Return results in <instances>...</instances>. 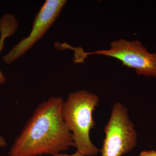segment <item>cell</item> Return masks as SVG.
Segmentation results:
<instances>
[{
    "label": "cell",
    "instance_id": "5b68a950",
    "mask_svg": "<svg viewBox=\"0 0 156 156\" xmlns=\"http://www.w3.org/2000/svg\"><path fill=\"white\" fill-rule=\"evenodd\" d=\"M64 0H47L34 20L31 31L3 56L4 62L11 64L24 55L39 41L53 25L66 4Z\"/></svg>",
    "mask_w": 156,
    "mask_h": 156
},
{
    "label": "cell",
    "instance_id": "6da1fadb",
    "mask_svg": "<svg viewBox=\"0 0 156 156\" xmlns=\"http://www.w3.org/2000/svg\"><path fill=\"white\" fill-rule=\"evenodd\" d=\"M64 101L52 96L40 103L14 140L9 156H54L75 147L62 115Z\"/></svg>",
    "mask_w": 156,
    "mask_h": 156
},
{
    "label": "cell",
    "instance_id": "277c9868",
    "mask_svg": "<svg viewBox=\"0 0 156 156\" xmlns=\"http://www.w3.org/2000/svg\"><path fill=\"white\" fill-rule=\"evenodd\" d=\"M105 136L100 151L102 156H122L136 146L137 134L128 115V108L117 102L112 109L104 128Z\"/></svg>",
    "mask_w": 156,
    "mask_h": 156
},
{
    "label": "cell",
    "instance_id": "9c48e42d",
    "mask_svg": "<svg viewBox=\"0 0 156 156\" xmlns=\"http://www.w3.org/2000/svg\"><path fill=\"white\" fill-rule=\"evenodd\" d=\"M6 145H7V143H6L5 140L2 136L0 135V147H5Z\"/></svg>",
    "mask_w": 156,
    "mask_h": 156
},
{
    "label": "cell",
    "instance_id": "52a82bcc",
    "mask_svg": "<svg viewBox=\"0 0 156 156\" xmlns=\"http://www.w3.org/2000/svg\"><path fill=\"white\" fill-rule=\"evenodd\" d=\"M139 156H156V151L154 150L143 151Z\"/></svg>",
    "mask_w": 156,
    "mask_h": 156
},
{
    "label": "cell",
    "instance_id": "7a4b0ae2",
    "mask_svg": "<svg viewBox=\"0 0 156 156\" xmlns=\"http://www.w3.org/2000/svg\"><path fill=\"white\" fill-rule=\"evenodd\" d=\"M97 95L85 90L70 93L64 101L62 115L72 134L77 151L84 156L97 155L100 151L92 143L90 132L95 127L93 112L98 105Z\"/></svg>",
    "mask_w": 156,
    "mask_h": 156
},
{
    "label": "cell",
    "instance_id": "3957f363",
    "mask_svg": "<svg viewBox=\"0 0 156 156\" xmlns=\"http://www.w3.org/2000/svg\"><path fill=\"white\" fill-rule=\"evenodd\" d=\"M93 54L116 58L123 65L135 70L137 75L156 78V53L149 52L138 40L128 41L121 39L114 41L108 50L76 54V56H82L76 58V61H83L85 57Z\"/></svg>",
    "mask_w": 156,
    "mask_h": 156
},
{
    "label": "cell",
    "instance_id": "ba28073f",
    "mask_svg": "<svg viewBox=\"0 0 156 156\" xmlns=\"http://www.w3.org/2000/svg\"><path fill=\"white\" fill-rule=\"evenodd\" d=\"M53 156H84L82 154L80 153L79 152L76 151L75 153L72 154H61L58 153L54 155Z\"/></svg>",
    "mask_w": 156,
    "mask_h": 156
},
{
    "label": "cell",
    "instance_id": "8992f818",
    "mask_svg": "<svg viewBox=\"0 0 156 156\" xmlns=\"http://www.w3.org/2000/svg\"><path fill=\"white\" fill-rule=\"evenodd\" d=\"M18 23L14 15L6 14L0 20V52L5 45V40L8 37L11 36L17 31ZM5 77L0 69V84L5 83Z\"/></svg>",
    "mask_w": 156,
    "mask_h": 156
}]
</instances>
